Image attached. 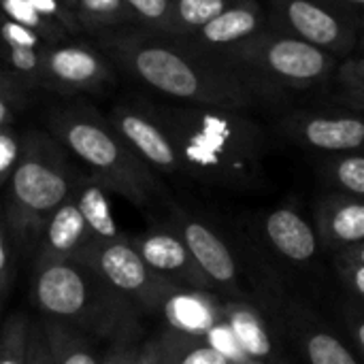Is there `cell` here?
Listing matches in <instances>:
<instances>
[{"instance_id": "cell-1", "label": "cell", "mask_w": 364, "mask_h": 364, "mask_svg": "<svg viewBox=\"0 0 364 364\" xmlns=\"http://www.w3.org/2000/svg\"><path fill=\"white\" fill-rule=\"evenodd\" d=\"M92 36L113 66L173 102L250 111L277 98L245 70L194 49L183 38L143 26L113 28Z\"/></svg>"}, {"instance_id": "cell-2", "label": "cell", "mask_w": 364, "mask_h": 364, "mask_svg": "<svg viewBox=\"0 0 364 364\" xmlns=\"http://www.w3.org/2000/svg\"><path fill=\"white\" fill-rule=\"evenodd\" d=\"M166 126L183 173L224 186H247L260 171L267 136L245 111L198 105H149Z\"/></svg>"}, {"instance_id": "cell-3", "label": "cell", "mask_w": 364, "mask_h": 364, "mask_svg": "<svg viewBox=\"0 0 364 364\" xmlns=\"http://www.w3.org/2000/svg\"><path fill=\"white\" fill-rule=\"evenodd\" d=\"M51 134L98 177L139 196L154 181L149 166L119 136L109 117L92 107L60 109L49 117Z\"/></svg>"}, {"instance_id": "cell-4", "label": "cell", "mask_w": 364, "mask_h": 364, "mask_svg": "<svg viewBox=\"0 0 364 364\" xmlns=\"http://www.w3.org/2000/svg\"><path fill=\"white\" fill-rule=\"evenodd\" d=\"M232 66L258 79L273 94L311 90L335 77L339 58L292 34L267 28L230 60Z\"/></svg>"}, {"instance_id": "cell-5", "label": "cell", "mask_w": 364, "mask_h": 364, "mask_svg": "<svg viewBox=\"0 0 364 364\" xmlns=\"http://www.w3.org/2000/svg\"><path fill=\"white\" fill-rule=\"evenodd\" d=\"M64 145L41 130L21 134V158L11 175V196L28 213L55 211L70 194Z\"/></svg>"}, {"instance_id": "cell-6", "label": "cell", "mask_w": 364, "mask_h": 364, "mask_svg": "<svg viewBox=\"0 0 364 364\" xmlns=\"http://www.w3.org/2000/svg\"><path fill=\"white\" fill-rule=\"evenodd\" d=\"M269 26L311 43L335 58L350 55L360 41V21L333 0H271Z\"/></svg>"}, {"instance_id": "cell-7", "label": "cell", "mask_w": 364, "mask_h": 364, "mask_svg": "<svg viewBox=\"0 0 364 364\" xmlns=\"http://www.w3.org/2000/svg\"><path fill=\"white\" fill-rule=\"evenodd\" d=\"M284 136L296 145L322 154H348L364 149V113L360 111H292L282 117Z\"/></svg>"}, {"instance_id": "cell-8", "label": "cell", "mask_w": 364, "mask_h": 364, "mask_svg": "<svg viewBox=\"0 0 364 364\" xmlns=\"http://www.w3.org/2000/svg\"><path fill=\"white\" fill-rule=\"evenodd\" d=\"M109 122L149 168H158L162 173H183L177 147L166 126L149 105H115L109 113Z\"/></svg>"}, {"instance_id": "cell-9", "label": "cell", "mask_w": 364, "mask_h": 364, "mask_svg": "<svg viewBox=\"0 0 364 364\" xmlns=\"http://www.w3.org/2000/svg\"><path fill=\"white\" fill-rule=\"evenodd\" d=\"M45 87L64 94L73 92H100L115 79L113 62L87 45H47L45 58Z\"/></svg>"}, {"instance_id": "cell-10", "label": "cell", "mask_w": 364, "mask_h": 364, "mask_svg": "<svg viewBox=\"0 0 364 364\" xmlns=\"http://www.w3.org/2000/svg\"><path fill=\"white\" fill-rule=\"evenodd\" d=\"M267 28L269 17L260 0H239L183 41L194 49L230 64L235 53Z\"/></svg>"}, {"instance_id": "cell-11", "label": "cell", "mask_w": 364, "mask_h": 364, "mask_svg": "<svg viewBox=\"0 0 364 364\" xmlns=\"http://www.w3.org/2000/svg\"><path fill=\"white\" fill-rule=\"evenodd\" d=\"M264 232L271 245L282 256L294 262H305L318 252V239L314 228L299 211L290 207H279L271 211L264 220Z\"/></svg>"}, {"instance_id": "cell-12", "label": "cell", "mask_w": 364, "mask_h": 364, "mask_svg": "<svg viewBox=\"0 0 364 364\" xmlns=\"http://www.w3.org/2000/svg\"><path fill=\"white\" fill-rule=\"evenodd\" d=\"M181 235L190 256L209 277L220 284H230L235 279L237 264L228 245L205 222L186 220L181 226Z\"/></svg>"}, {"instance_id": "cell-13", "label": "cell", "mask_w": 364, "mask_h": 364, "mask_svg": "<svg viewBox=\"0 0 364 364\" xmlns=\"http://www.w3.org/2000/svg\"><path fill=\"white\" fill-rule=\"evenodd\" d=\"M36 292L41 305L60 316H73L85 303L83 279L77 275V271L64 264L47 269L38 279Z\"/></svg>"}, {"instance_id": "cell-14", "label": "cell", "mask_w": 364, "mask_h": 364, "mask_svg": "<svg viewBox=\"0 0 364 364\" xmlns=\"http://www.w3.org/2000/svg\"><path fill=\"white\" fill-rule=\"evenodd\" d=\"M320 226L324 235L337 243L364 241V198L350 194L331 196L320 207Z\"/></svg>"}, {"instance_id": "cell-15", "label": "cell", "mask_w": 364, "mask_h": 364, "mask_svg": "<svg viewBox=\"0 0 364 364\" xmlns=\"http://www.w3.org/2000/svg\"><path fill=\"white\" fill-rule=\"evenodd\" d=\"M100 269L113 286L122 290H139L147 279V264L132 247L124 243L109 245L100 256Z\"/></svg>"}, {"instance_id": "cell-16", "label": "cell", "mask_w": 364, "mask_h": 364, "mask_svg": "<svg viewBox=\"0 0 364 364\" xmlns=\"http://www.w3.org/2000/svg\"><path fill=\"white\" fill-rule=\"evenodd\" d=\"M77 19L81 32H105L113 28L139 26L126 0H77Z\"/></svg>"}, {"instance_id": "cell-17", "label": "cell", "mask_w": 364, "mask_h": 364, "mask_svg": "<svg viewBox=\"0 0 364 364\" xmlns=\"http://www.w3.org/2000/svg\"><path fill=\"white\" fill-rule=\"evenodd\" d=\"M77 205H79L90 230H94L102 239L117 237V224L113 220L107 194L100 183H96V181L83 183L79 190V196H77Z\"/></svg>"}, {"instance_id": "cell-18", "label": "cell", "mask_w": 364, "mask_h": 364, "mask_svg": "<svg viewBox=\"0 0 364 364\" xmlns=\"http://www.w3.org/2000/svg\"><path fill=\"white\" fill-rule=\"evenodd\" d=\"M85 230H87V222H85L77 200L75 203L64 200L53 211V218L47 228V239H49L51 247H55L58 252H68L79 243V239L83 237Z\"/></svg>"}, {"instance_id": "cell-19", "label": "cell", "mask_w": 364, "mask_h": 364, "mask_svg": "<svg viewBox=\"0 0 364 364\" xmlns=\"http://www.w3.org/2000/svg\"><path fill=\"white\" fill-rule=\"evenodd\" d=\"M324 175L343 194L364 198V149L331 156L324 162Z\"/></svg>"}, {"instance_id": "cell-20", "label": "cell", "mask_w": 364, "mask_h": 364, "mask_svg": "<svg viewBox=\"0 0 364 364\" xmlns=\"http://www.w3.org/2000/svg\"><path fill=\"white\" fill-rule=\"evenodd\" d=\"M239 0H173V15L179 38L190 36Z\"/></svg>"}, {"instance_id": "cell-21", "label": "cell", "mask_w": 364, "mask_h": 364, "mask_svg": "<svg viewBox=\"0 0 364 364\" xmlns=\"http://www.w3.org/2000/svg\"><path fill=\"white\" fill-rule=\"evenodd\" d=\"M188 247L181 239L158 232L141 243V258L158 271H177L188 262Z\"/></svg>"}, {"instance_id": "cell-22", "label": "cell", "mask_w": 364, "mask_h": 364, "mask_svg": "<svg viewBox=\"0 0 364 364\" xmlns=\"http://www.w3.org/2000/svg\"><path fill=\"white\" fill-rule=\"evenodd\" d=\"M0 15L17 21L34 32H38L49 45H58L64 41V36L68 34V30L51 19H47L45 15H41L30 0H0Z\"/></svg>"}, {"instance_id": "cell-23", "label": "cell", "mask_w": 364, "mask_h": 364, "mask_svg": "<svg viewBox=\"0 0 364 364\" xmlns=\"http://www.w3.org/2000/svg\"><path fill=\"white\" fill-rule=\"evenodd\" d=\"M45 49H30V47H9L2 45V60L6 70L15 75L26 87H45Z\"/></svg>"}, {"instance_id": "cell-24", "label": "cell", "mask_w": 364, "mask_h": 364, "mask_svg": "<svg viewBox=\"0 0 364 364\" xmlns=\"http://www.w3.org/2000/svg\"><path fill=\"white\" fill-rule=\"evenodd\" d=\"M126 4L136 17L139 26L179 38L173 15V0H126Z\"/></svg>"}, {"instance_id": "cell-25", "label": "cell", "mask_w": 364, "mask_h": 364, "mask_svg": "<svg viewBox=\"0 0 364 364\" xmlns=\"http://www.w3.org/2000/svg\"><path fill=\"white\" fill-rule=\"evenodd\" d=\"M166 314H168V320L183 328V331H211V324H213V314L211 309L198 301V299H192V296H175L168 305H166Z\"/></svg>"}, {"instance_id": "cell-26", "label": "cell", "mask_w": 364, "mask_h": 364, "mask_svg": "<svg viewBox=\"0 0 364 364\" xmlns=\"http://www.w3.org/2000/svg\"><path fill=\"white\" fill-rule=\"evenodd\" d=\"M230 328L237 335V339H239L245 354H250V356H267L269 354L271 343H269V339L264 335L262 324L256 320V316L239 311V314L232 316Z\"/></svg>"}, {"instance_id": "cell-27", "label": "cell", "mask_w": 364, "mask_h": 364, "mask_svg": "<svg viewBox=\"0 0 364 364\" xmlns=\"http://www.w3.org/2000/svg\"><path fill=\"white\" fill-rule=\"evenodd\" d=\"M335 100L352 111L364 113V73L341 62L335 73Z\"/></svg>"}, {"instance_id": "cell-28", "label": "cell", "mask_w": 364, "mask_h": 364, "mask_svg": "<svg viewBox=\"0 0 364 364\" xmlns=\"http://www.w3.org/2000/svg\"><path fill=\"white\" fill-rule=\"evenodd\" d=\"M307 356L311 364H358L339 339L326 333H318L307 341Z\"/></svg>"}, {"instance_id": "cell-29", "label": "cell", "mask_w": 364, "mask_h": 364, "mask_svg": "<svg viewBox=\"0 0 364 364\" xmlns=\"http://www.w3.org/2000/svg\"><path fill=\"white\" fill-rule=\"evenodd\" d=\"M0 41L2 45H9V47H30V49H43L49 45L38 32L17 21H11L6 17H0Z\"/></svg>"}, {"instance_id": "cell-30", "label": "cell", "mask_w": 364, "mask_h": 364, "mask_svg": "<svg viewBox=\"0 0 364 364\" xmlns=\"http://www.w3.org/2000/svg\"><path fill=\"white\" fill-rule=\"evenodd\" d=\"M21 158V134L11 126H0V183L11 179Z\"/></svg>"}, {"instance_id": "cell-31", "label": "cell", "mask_w": 364, "mask_h": 364, "mask_svg": "<svg viewBox=\"0 0 364 364\" xmlns=\"http://www.w3.org/2000/svg\"><path fill=\"white\" fill-rule=\"evenodd\" d=\"M30 4L41 15H45L47 19L64 26L68 32H81V26H79V19H77L75 11H70L64 4V0H30Z\"/></svg>"}, {"instance_id": "cell-32", "label": "cell", "mask_w": 364, "mask_h": 364, "mask_svg": "<svg viewBox=\"0 0 364 364\" xmlns=\"http://www.w3.org/2000/svg\"><path fill=\"white\" fill-rule=\"evenodd\" d=\"M211 346L218 348L222 354H226L230 360L241 358L245 354L243 348H241V343H239V339H237V335L232 333L230 326H213L211 328Z\"/></svg>"}, {"instance_id": "cell-33", "label": "cell", "mask_w": 364, "mask_h": 364, "mask_svg": "<svg viewBox=\"0 0 364 364\" xmlns=\"http://www.w3.org/2000/svg\"><path fill=\"white\" fill-rule=\"evenodd\" d=\"M179 364H232V360L209 343V346H198L192 352H188Z\"/></svg>"}, {"instance_id": "cell-34", "label": "cell", "mask_w": 364, "mask_h": 364, "mask_svg": "<svg viewBox=\"0 0 364 364\" xmlns=\"http://www.w3.org/2000/svg\"><path fill=\"white\" fill-rule=\"evenodd\" d=\"M26 98H19V96H11V94H4L0 92V126H11L19 107L23 105Z\"/></svg>"}, {"instance_id": "cell-35", "label": "cell", "mask_w": 364, "mask_h": 364, "mask_svg": "<svg viewBox=\"0 0 364 364\" xmlns=\"http://www.w3.org/2000/svg\"><path fill=\"white\" fill-rule=\"evenodd\" d=\"M23 87H26V85H23L15 75H11L9 70H2V68H0V92L11 94V96L26 98V96H23Z\"/></svg>"}, {"instance_id": "cell-36", "label": "cell", "mask_w": 364, "mask_h": 364, "mask_svg": "<svg viewBox=\"0 0 364 364\" xmlns=\"http://www.w3.org/2000/svg\"><path fill=\"white\" fill-rule=\"evenodd\" d=\"M335 4H339L348 15H352L356 21L363 23L364 17V0H333Z\"/></svg>"}, {"instance_id": "cell-37", "label": "cell", "mask_w": 364, "mask_h": 364, "mask_svg": "<svg viewBox=\"0 0 364 364\" xmlns=\"http://www.w3.org/2000/svg\"><path fill=\"white\" fill-rule=\"evenodd\" d=\"M352 284L364 296V264H360V262L352 269Z\"/></svg>"}, {"instance_id": "cell-38", "label": "cell", "mask_w": 364, "mask_h": 364, "mask_svg": "<svg viewBox=\"0 0 364 364\" xmlns=\"http://www.w3.org/2000/svg\"><path fill=\"white\" fill-rule=\"evenodd\" d=\"M64 364H96V360L87 354H73L64 360Z\"/></svg>"}, {"instance_id": "cell-39", "label": "cell", "mask_w": 364, "mask_h": 364, "mask_svg": "<svg viewBox=\"0 0 364 364\" xmlns=\"http://www.w3.org/2000/svg\"><path fill=\"white\" fill-rule=\"evenodd\" d=\"M350 66H354L356 70H360V73H364V58H354V60H346Z\"/></svg>"}, {"instance_id": "cell-40", "label": "cell", "mask_w": 364, "mask_h": 364, "mask_svg": "<svg viewBox=\"0 0 364 364\" xmlns=\"http://www.w3.org/2000/svg\"><path fill=\"white\" fill-rule=\"evenodd\" d=\"M4 262H6V252H4V239H2V232H0V271L4 269Z\"/></svg>"}, {"instance_id": "cell-41", "label": "cell", "mask_w": 364, "mask_h": 364, "mask_svg": "<svg viewBox=\"0 0 364 364\" xmlns=\"http://www.w3.org/2000/svg\"><path fill=\"white\" fill-rule=\"evenodd\" d=\"M354 254H356V260H358L360 264H364V241L363 243H358V247H356Z\"/></svg>"}, {"instance_id": "cell-42", "label": "cell", "mask_w": 364, "mask_h": 364, "mask_svg": "<svg viewBox=\"0 0 364 364\" xmlns=\"http://www.w3.org/2000/svg\"><path fill=\"white\" fill-rule=\"evenodd\" d=\"M64 4H66L70 11H75V15H77V0H64Z\"/></svg>"}, {"instance_id": "cell-43", "label": "cell", "mask_w": 364, "mask_h": 364, "mask_svg": "<svg viewBox=\"0 0 364 364\" xmlns=\"http://www.w3.org/2000/svg\"><path fill=\"white\" fill-rule=\"evenodd\" d=\"M358 341H360V346H363L364 350V322L358 326Z\"/></svg>"}, {"instance_id": "cell-44", "label": "cell", "mask_w": 364, "mask_h": 364, "mask_svg": "<svg viewBox=\"0 0 364 364\" xmlns=\"http://www.w3.org/2000/svg\"><path fill=\"white\" fill-rule=\"evenodd\" d=\"M0 364H17V363H15V360H2Z\"/></svg>"}, {"instance_id": "cell-45", "label": "cell", "mask_w": 364, "mask_h": 364, "mask_svg": "<svg viewBox=\"0 0 364 364\" xmlns=\"http://www.w3.org/2000/svg\"><path fill=\"white\" fill-rule=\"evenodd\" d=\"M107 364H115V363H107Z\"/></svg>"}]
</instances>
